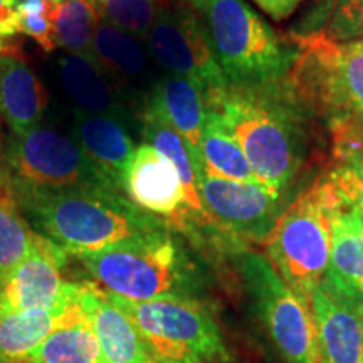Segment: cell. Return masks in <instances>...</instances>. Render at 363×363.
Masks as SVG:
<instances>
[{"instance_id":"obj_1","label":"cell","mask_w":363,"mask_h":363,"mask_svg":"<svg viewBox=\"0 0 363 363\" xmlns=\"http://www.w3.org/2000/svg\"><path fill=\"white\" fill-rule=\"evenodd\" d=\"M242 148L259 185L291 197L313 150V118L291 96L284 81L267 86H227L207 98Z\"/></svg>"},{"instance_id":"obj_2","label":"cell","mask_w":363,"mask_h":363,"mask_svg":"<svg viewBox=\"0 0 363 363\" xmlns=\"http://www.w3.org/2000/svg\"><path fill=\"white\" fill-rule=\"evenodd\" d=\"M12 197L35 233L72 256L147 242L172 230L160 217L108 187L38 190Z\"/></svg>"},{"instance_id":"obj_3","label":"cell","mask_w":363,"mask_h":363,"mask_svg":"<svg viewBox=\"0 0 363 363\" xmlns=\"http://www.w3.org/2000/svg\"><path fill=\"white\" fill-rule=\"evenodd\" d=\"M298 59L284 84L333 138L340 163L363 147V38L337 43L316 30L289 35Z\"/></svg>"},{"instance_id":"obj_4","label":"cell","mask_w":363,"mask_h":363,"mask_svg":"<svg viewBox=\"0 0 363 363\" xmlns=\"http://www.w3.org/2000/svg\"><path fill=\"white\" fill-rule=\"evenodd\" d=\"M76 257L104 291L130 301H202L207 291L206 271L174 229L147 242Z\"/></svg>"},{"instance_id":"obj_5","label":"cell","mask_w":363,"mask_h":363,"mask_svg":"<svg viewBox=\"0 0 363 363\" xmlns=\"http://www.w3.org/2000/svg\"><path fill=\"white\" fill-rule=\"evenodd\" d=\"M201 12L229 86H267L286 79L299 54L291 38H281L244 0H206Z\"/></svg>"},{"instance_id":"obj_6","label":"cell","mask_w":363,"mask_h":363,"mask_svg":"<svg viewBox=\"0 0 363 363\" xmlns=\"http://www.w3.org/2000/svg\"><path fill=\"white\" fill-rule=\"evenodd\" d=\"M342 201L326 175L294 197L266 240L267 259L308 306L331 256V212Z\"/></svg>"},{"instance_id":"obj_7","label":"cell","mask_w":363,"mask_h":363,"mask_svg":"<svg viewBox=\"0 0 363 363\" xmlns=\"http://www.w3.org/2000/svg\"><path fill=\"white\" fill-rule=\"evenodd\" d=\"M110 298L138 328L153 363L233 362L216 318L202 301H130L115 294Z\"/></svg>"},{"instance_id":"obj_8","label":"cell","mask_w":363,"mask_h":363,"mask_svg":"<svg viewBox=\"0 0 363 363\" xmlns=\"http://www.w3.org/2000/svg\"><path fill=\"white\" fill-rule=\"evenodd\" d=\"M230 257L252 310L284 363H320L311 308L286 284L266 256L244 247Z\"/></svg>"},{"instance_id":"obj_9","label":"cell","mask_w":363,"mask_h":363,"mask_svg":"<svg viewBox=\"0 0 363 363\" xmlns=\"http://www.w3.org/2000/svg\"><path fill=\"white\" fill-rule=\"evenodd\" d=\"M11 195L79 187L113 189L72 136L40 128L13 136L6 155ZM116 190V189H113Z\"/></svg>"},{"instance_id":"obj_10","label":"cell","mask_w":363,"mask_h":363,"mask_svg":"<svg viewBox=\"0 0 363 363\" xmlns=\"http://www.w3.org/2000/svg\"><path fill=\"white\" fill-rule=\"evenodd\" d=\"M145 40L152 57L163 69L199 83L207 98L229 86L216 59L206 22L187 4L180 0L158 2L157 17Z\"/></svg>"},{"instance_id":"obj_11","label":"cell","mask_w":363,"mask_h":363,"mask_svg":"<svg viewBox=\"0 0 363 363\" xmlns=\"http://www.w3.org/2000/svg\"><path fill=\"white\" fill-rule=\"evenodd\" d=\"M199 192L208 216L235 242L262 244L272 227L293 201L259 184L219 179L206 172L199 174Z\"/></svg>"},{"instance_id":"obj_12","label":"cell","mask_w":363,"mask_h":363,"mask_svg":"<svg viewBox=\"0 0 363 363\" xmlns=\"http://www.w3.org/2000/svg\"><path fill=\"white\" fill-rule=\"evenodd\" d=\"M66 261L67 254L40 235L29 256L0 281V315L56 308L69 286L62 279Z\"/></svg>"},{"instance_id":"obj_13","label":"cell","mask_w":363,"mask_h":363,"mask_svg":"<svg viewBox=\"0 0 363 363\" xmlns=\"http://www.w3.org/2000/svg\"><path fill=\"white\" fill-rule=\"evenodd\" d=\"M123 194L148 214L160 217L174 230L185 219V201L174 163L143 143L135 150L123 177Z\"/></svg>"},{"instance_id":"obj_14","label":"cell","mask_w":363,"mask_h":363,"mask_svg":"<svg viewBox=\"0 0 363 363\" xmlns=\"http://www.w3.org/2000/svg\"><path fill=\"white\" fill-rule=\"evenodd\" d=\"M79 301L98 338L103 363H153L138 328L101 286L79 283Z\"/></svg>"},{"instance_id":"obj_15","label":"cell","mask_w":363,"mask_h":363,"mask_svg":"<svg viewBox=\"0 0 363 363\" xmlns=\"http://www.w3.org/2000/svg\"><path fill=\"white\" fill-rule=\"evenodd\" d=\"M320 363H363V311L321 283L311 296Z\"/></svg>"},{"instance_id":"obj_16","label":"cell","mask_w":363,"mask_h":363,"mask_svg":"<svg viewBox=\"0 0 363 363\" xmlns=\"http://www.w3.org/2000/svg\"><path fill=\"white\" fill-rule=\"evenodd\" d=\"M72 138L113 189L123 192L126 167L135 153V142L125 118L74 111Z\"/></svg>"},{"instance_id":"obj_17","label":"cell","mask_w":363,"mask_h":363,"mask_svg":"<svg viewBox=\"0 0 363 363\" xmlns=\"http://www.w3.org/2000/svg\"><path fill=\"white\" fill-rule=\"evenodd\" d=\"M147 108L169 123L192 155L197 175L202 172L201 140L207 113V93L201 84L182 76H167L153 84Z\"/></svg>"},{"instance_id":"obj_18","label":"cell","mask_w":363,"mask_h":363,"mask_svg":"<svg viewBox=\"0 0 363 363\" xmlns=\"http://www.w3.org/2000/svg\"><path fill=\"white\" fill-rule=\"evenodd\" d=\"M323 283L363 311V220L343 201L331 212V256Z\"/></svg>"},{"instance_id":"obj_19","label":"cell","mask_w":363,"mask_h":363,"mask_svg":"<svg viewBox=\"0 0 363 363\" xmlns=\"http://www.w3.org/2000/svg\"><path fill=\"white\" fill-rule=\"evenodd\" d=\"M49 96L43 81L24 57L0 51V116L13 136L39 126Z\"/></svg>"},{"instance_id":"obj_20","label":"cell","mask_w":363,"mask_h":363,"mask_svg":"<svg viewBox=\"0 0 363 363\" xmlns=\"http://www.w3.org/2000/svg\"><path fill=\"white\" fill-rule=\"evenodd\" d=\"M83 315L79 283H69L65 299L52 310L0 315V362L27 360L52 331Z\"/></svg>"},{"instance_id":"obj_21","label":"cell","mask_w":363,"mask_h":363,"mask_svg":"<svg viewBox=\"0 0 363 363\" xmlns=\"http://www.w3.org/2000/svg\"><path fill=\"white\" fill-rule=\"evenodd\" d=\"M59 74L67 96L79 111L126 118V106L118 94V86L94 59L66 54L59 57Z\"/></svg>"},{"instance_id":"obj_22","label":"cell","mask_w":363,"mask_h":363,"mask_svg":"<svg viewBox=\"0 0 363 363\" xmlns=\"http://www.w3.org/2000/svg\"><path fill=\"white\" fill-rule=\"evenodd\" d=\"M93 59L113 83L135 84L147 78L148 57L140 39L99 16L93 43Z\"/></svg>"},{"instance_id":"obj_23","label":"cell","mask_w":363,"mask_h":363,"mask_svg":"<svg viewBox=\"0 0 363 363\" xmlns=\"http://www.w3.org/2000/svg\"><path fill=\"white\" fill-rule=\"evenodd\" d=\"M202 172L219 179L259 184L233 130L216 108L207 106L201 140Z\"/></svg>"},{"instance_id":"obj_24","label":"cell","mask_w":363,"mask_h":363,"mask_svg":"<svg viewBox=\"0 0 363 363\" xmlns=\"http://www.w3.org/2000/svg\"><path fill=\"white\" fill-rule=\"evenodd\" d=\"M29 363H103L101 350L84 311L52 331L27 357Z\"/></svg>"},{"instance_id":"obj_25","label":"cell","mask_w":363,"mask_h":363,"mask_svg":"<svg viewBox=\"0 0 363 363\" xmlns=\"http://www.w3.org/2000/svg\"><path fill=\"white\" fill-rule=\"evenodd\" d=\"M101 16L98 0H56L54 40L66 54L93 59V43Z\"/></svg>"},{"instance_id":"obj_26","label":"cell","mask_w":363,"mask_h":363,"mask_svg":"<svg viewBox=\"0 0 363 363\" xmlns=\"http://www.w3.org/2000/svg\"><path fill=\"white\" fill-rule=\"evenodd\" d=\"M40 238L6 189H0V281L24 261Z\"/></svg>"},{"instance_id":"obj_27","label":"cell","mask_w":363,"mask_h":363,"mask_svg":"<svg viewBox=\"0 0 363 363\" xmlns=\"http://www.w3.org/2000/svg\"><path fill=\"white\" fill-rule=\"evenodd\" d=\"M160 0H98L101 13L111 24L133 35L147 39L157 17Z\"/></svg>"},{"instance_id":"obj_28","label":"cell","mask_w":363,"mask_h":363,"mask_svg":"<svg viewBox=\"0 0 363 363\" xmlns=\"http://www.w3.org/2000/svg\"><path fill=\"white\" fill-rule=\"evenodd\" d=\"M19 7V34L34 39L43 51L52 52L56 49L54 40V13L56 0H17Z\"/></svg>"},{"instance_id":"obj_29","label":"cell","mask_w":363,"mask_h":363,"mask_svg":"<svg viewBox=\"0 0 363 363\" xmlns=\"http://www.w3.org/2000/svg\"><path fill=\"white\" fill-rule=\"evenodd\" d=\"M323 30L337 43L363 38V0H337Z\"/></svg>"},{"instance_id":"obj_30","label":"cell","mask_w":363,"mask_h":363,"mask_svg":"<svg viewBox=\"0 0 363 363\" xmlns=\"http://www.w3.org/2000/svg\"><path fill=\"white\" fill-rule=\"evenodd\" d=\"M331 187L337 190L343 203L363 220V172L347 163H338L326 174Z\"/></svg>"},{"instance_id":"obj_31","label":"cell","mask_w":363,"mask_h":363,"mask_svg":"<svg viewBox=\"0 0 363 363\" xmlns=\"http://www.w3.org/2000/svg\"><path fill=\"white\" fill-rule=\"evenodd\" d=\"M335 4H337V0H316L311 12L308 13L306 21L303 22V30L296 34H310L325 29L326 22H328L335 9Z\"/></svg>"},{"instance_id":"obj_32","label":"cell","mask_w":363,"mask_h":363,"mask_svg":"<svg viewBox=\"0 0 363 363\" xmlns=\"http://www.w3.org/2000/svg\"><path fill=\"white\" fill-rule=\"evenodd\" d=\"M19 34L17 0H0V43Z\"/></svg>"},{"instance_id":"obj_33","label":"cell","mask_w":363,"mask_h":363,"mask_svg":"<svg viewBox=\"0 0 363 363\" xmlns=\"http://www.w3.org/2000/svg\"><path fill=\"white\" fill-rule=\"evenodd\" d=\"M262 12H266L272 21L281 22L291 17L294 11L301 6L303 0H254Z\"/></svg>"},{"instance_id":"obj_34","label":"cell","mask_w":363,"mask_h":363,"mask_svg":"<svg viewBox=\"0 0 363 363\" xmlns=\"http://www.w3.org/2000/svg\"><path fill=\"white\" fill-rule=\"evenodd\" d=\"M343 163L355 167V169L363 172V147L360 150H357V152L353 153L350 158H347V162H343Z\"/></svg>"},{"instance_id":"obj_35","label":"cell","mask_w":363,"mask_h":363,"mask_svg":"<svg viewBox=\"0 0 363 363\" xmlns=\"http://www.w3.org/2000/svg\"><path fill=\"white\" fill-rule=\"evenodd\" d=\"M180 2H184V4H187V6L194 7L195 11H202V7H203V4H206V0H180Z\"/></svg>"},{"instance_id":"obj_36","label":"cell","mask_w":363,"mask_h":363,"mask_svg":"<svg viewBox=\"0 0 363 363\" xmlns=\"http://www.w3.org/2000/svg\"><path fill=\"white\" fill-rule=\"evenodd\" d=\"M0 363H29L27 360H13V362H0Z\"/></svg>"},{"instance_id":"obj_37","label":"cell","mask_w":363,"mask_h":363,"mask_svg":"<svg viewBox=\"0 0 363 363\" xmlns=\"http://www.w3.org/2000/svg\"><path fill=\"white\" fill-rule=\"evenodd\" d=\"M2 48H4V43H0V51H2Z\"/></svg>"}]
</instances>
